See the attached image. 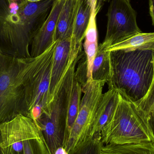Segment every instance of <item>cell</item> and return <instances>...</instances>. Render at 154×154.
Returning <instances> with one entry per match:
<instances>
[{"label":"cell","mask_w":154,"mask_h":154,"mask_svg":"<svg viewBox=\"0 0 154 154\" xmlns=\"http://www.w3.org/2000/svg\"><path fill=\"white\" fill-rule=\"evenodd\" d=\"M65 1L55 0L53 2L48 17L32 39L30 46V55L32 57L41 55L55 43L56 27Z\"/></svg>","instance_id":"cell-9"},{"label":"cell","mask_w":154,"mask_h":154,"mask_svg":"<svg viewBox=\"0 0 154 154\" xmlns=\"http://www.w3.org/2000/svg\"><path fill=\"white\" fill-rule=\"evenodd\" d=\"M134 103L138 114L146 125L154 143V79L145 96Z\"/></svg>","instance_id":"cell-17"},{"label":"cell","mask_w":154,"mask_h":154,"mask_svg":"<svg viewBox=\"0 0 154 154\" xmlns=\"http://www.w3.org/2000/svg\"><path fill=\"white\" fill-rule=\"evenodd\" d=\"M0 154H2V152H1V149H0Z\"/></svg>","instance_id":"cell-27"},{"label":"cell","mask_w":154,"mask_h":154,"mask_svg":"<svg viewBox=\"0 0 154 154\" xmlns=\"http://www.w3.org/2000/svg\"><path fill=\"white\" fill-rule=\"evenodd\" d=\"M20 67L21 58L0 51V124L19 115L27 117Z\"/></svg>","instance_id":"cell-5"},{"label":"cell","mask_w":154,"mask_h":154,"mask_svg":"<svg viewBox=\"0 0 154 154\" xmlns=\"http://www.w3.org/2000/svg\"><path fill=\"white\" fill-rule=\"evenodd\" d=\"M92 7L88 0H79L72 39L78 47H82V42L89 23Z\"/></svg>","instance_id":"cell-16"},{"label":"cell","mask_w":154,"mask_h":154,"mask_svg":"<svg viewBox=\"0 0 154 154\" xmlns=\"http://www.w3.org/2000/svg\"><path fill=\"white\" fill-rule=\"evenodd\" d=\"M149 12L154 26V0H149Z\"/></svg>","instance_id":"cell-22"},{"label":"cell","mask_w":154,"mask_h":154,"mask_svg":"<svg viewBox=\"0 0 154 154\" xmlns=\"http://www.w3.org/2000/svg\"><path fill=\"white\" fill-rule=\"evenodd\" d=\"M101 154H154V143L150 142L129 144L103 145Z\"/></svg>","instance_id":"cell-19"},{"label":"cell","mask_w":154,"mask_h":154,"mask_svg":"<svg viewBox=\"0 0 154 154\" xmlns=\"http://www.w3.org/2000/svg\"><path fill=\"white\" fill-rule=\"evenodd\" d=\"M103 43L99 45L97 52L93 61L91 77L93 80L108 82L110 75L109 53Z\"/></svg>","instance_id":"cell-18"},{"label":"cell","mask_w":154,"mask_h":154,"mask_svg":"<svg viewBox=\"0 0 154 154\" xmlns=\"http://www.w3.org/2000/svg\"><path fill=\"white\" fill-rule=\"evenodd\" d=\"M100 138L103 145L152 142L134 104L120 93L116 108L101 131Z\"/></svg>","instance_id":"cell-4"},{"label":"cell","mask_w":154,"mask_h":154,"mask_svg":"<svg viewBox=\"0 0 154 154\" xmlns=\"http://www.w3.org/2000/svg\"><path fill=\"white\" fill-rule=\"evenodd\" d=\"M82 48H78L72 42V37L56 42L49 89V106L70 63L75 57L82 52Z\"/></svg>","instance_id":"cell-8"},{"label":"cell","mask_w":154,"mask_h":154,"mask_svg":"<svg viewBox=\"0 0 154 154\" xmlns=\"http://www.w3.org/2000/svg\"><path fill=\"white\" fill-rule=\"evenodd\" d=\"M54 1L0 0V51L19 58L31 57L32 39L48 17Z\"/></svg>","instance_id":"cell-1"},{"label":"cell","mask_w":154,"mask_h":154,"mask_svg":"<svg viewBox=\"0 0 154 154\" xmlns=\"http://www.w3.org/2000/svg\"><path fill=\"white\" fill-rule=\"evenodd\" d=\"M82 93V86L79 80L77 79L75 75L69 106L66 142L79 111Z\"/></svg>","instance_id":"cell-20"},{"label":"cell","mask_w":154,"mask_h":154,"mask_svg":"<svg viewBox=\"0 0 154 154\" xmlns=\"http://www.w3.org/2000/svg\"><path fill=\"white\" fill-rule=\"evenodd\" d=\"M97 1V0H88L89 2L90 3L92 7H95V8H96Z\"/></svg>","instance_id":"cell-25"},{"label":"cell","mask_w":154,"mask_h":154,"mask_svg":"<svg viewBox=\"0 0 154 154\" xmlns=\"http://www.w3.org/2000/svg\"><path fill=\"white\" fill-rule=\"evenodd\" d=\"M10 1H14V2H23V1H25V0H10Z\"/></svg>","instance_id":"cell-26"},{"label":"cell","mask_w":154,"mask_h":154,"mask_svg":"<svg viewBox=\"0 0 154 154\" xmlns=\"http://www.w3.org/2000/svg\"><path fill=\"white\" fill-rule=\"evenodd\" d=\"M37 1H42V0H37Z\"/></svg>","instance_id":"cell-29"},{"label":"cell","mask_w":154,"mask_h":154,"mask_svg":"<svg viewBox=\"0 0 154 154\" xmlns=\"http://www.w3.org/2000/svg\"><path fill=\"white\" fill-rule=\"evenodd\" d=\"M54 154H69L63 146L58 147L55 151Z\"/></svg>","instance_id":"cell-24"},{"label":"cell","mask_w":154,"mask_h":154,"mask_svg":"<svg viewBox=\"0 0 154 154\" xmlns=\"http://www.w3.org/2000/svg\"><path fill=\"white\" fill-rule=\"evenodd\" d=\"M24 154H51L41 131L31 119L25 116L23 137Z\"/></svg>","instance_id":"cell-13"},{"label":"cell","mask_w":154,"mask_h":154,"mask_svg":"<svg viewBox=\"0 0 154 154\" xmlns=\"http://www.w3.org/2000/svg\"><path fill=\"white\" fill-rule=\"evenodd\" d=\"M106 15V32L102 43L108 48L142 32L137 25L136 12L127 0H111Z\"/></svg>","instance_id":"cell-7"},{"label":"cell","mask_w":154,"mask_h":154,"mask_svg":"<svg viewBox=\"0 0 154 154\" xmlns=\"http://www.w3.org/2000/svg\"><path fill=\"white\" fill-rule=\"evenodd\" d=\"M109 89L135 103L147 93L154 79V49L109 51Z\"/></svg>","instance_id":"cell-2"},{"label":"cell","mask_w":154,"mask_h":154,"mask_svg":"<svg viewBox=\"0 0 154 154\" xmlns=\"http://www.w3.org/2000/svg\"><path fill=\"white\" fill-rule=\"evenodd\" d=\"M25 118L19 115L0 124V149L2 154H24Z\"/></svg>","instance_id":"cell-10"},{"label":"cell","mask_w":154,"mask_h":154,"mask_svg":"<svg viewBox=\"0 0 154 154\" xmlns=\"http://www.w3.org/2000/svg\"><path fill=\"white\" fill-rule=\"evenodd\" d=\"M79 2V0H65L56 27L55 42L72 37Z\"/></svg>","instance_id":"cell-12"},{"label":"cell","mask_w":154,"mask_h":154,"mask_svg":"<svg viewBox=\"0 0 154 154\" xmlns=\"http://www.w3.org/2000/svg\"><path fill=\"white\" fill-rule=\"evenodd\" d=\"M102 145L100 137H93L82 143L69 154H101Z\"/></svg>","instance_id":"cell-21"},{"label":"cell","mask_w":154,"mask_h":154,"mask_svg":"<svg viewBox=\"0 0 154 154\" xmlns=\"http://www.w3.org/2000/svg\"><path fill=\"white\" fill-rule=\"evenodd\" d=\"M139 49H154V32L137 33L114 43L106 49L109 51Z\"/></svg>","instance_id":"cell-15"},{"label":"cell","mask_w":154,"mask_h":154,"mask_svg":"<svg viewBox=\"0 0 154 154\" xmlns=\"http://www.w3.org/2000/svg\"><path fill=\"white\" fill-rule=\"evenodd\" d=\"M110 1V0H97V4H96V8H95L96 11L98 13L103 4L106 2H109Z\"/></svg>","instance_id":"cell-23"},{"label":"cell","mask_w":154,"mask_h":154,"mask_svg":"<svg viewBox=\"0 0 154 154\" xmlns=\"http://www.w3.org/2000/svg\"><path fill=\"white\" fill-rule=\"evenodd\" d=\"M105 83L92 80L82 86L83 95L79 111L64 147L69 153L90 138Z\"/></svg>","instance_id":"cell-6"},{"label":"cell","mask_w":154,"mask_h":154,"mask_svg":"<svg viewBox=\"0 0 154 154\" xmlns=\"http://www.w3.org/2000/svg\"><path fill=\"white\" fill-rule=\"evenodd\" d=\"M119 93L114 89H109L103 93L95 114L90 138L100 137V133L113 114L118 101Z\"/></svg>","instance_id":"cell-11"},{"label":"cell","mask_w":154,"mask_h":154,"mask_svg":"<svg viewBox=\"0 0 154 154\" xmlns=\"http://www.w3.org/2000/svg\"><path fill=\"white\" fill-rule=\"evenodd\" d=\"M56 44L38 57L21 58L20 77L26 116L35 123L48 113L49 89Z\"/></svg>","instance_id":"cell-3"},{"label":"cell","mask_w":154,"mask_h":154,"mask_svg":"<svg viewBox=\"0 0 154 154\" xmlns=\"http://www.w3.org/2000/svg\"><path fill=\"white\" fill-rule=\"evenodd\" d=\"M128 2H130V0H127Z\"/></svg>","instance_id":"cell-28"},{"label":"cell","mask_w":154,"mask_h":154,"mask_svg":"<svg viewBox=\"0 0 154 154\" xmlns=\"http://www.w3.org/2000/svg\"><path fill=\"white\" fill-rule=\"evenodd\" d=\"M98 13L92 7L89 23L85 33L84 42L82 46L84 50L87 62V81L92 80V66L98 49V33L96 23V16Z\"/></svg>","instance_id":"cell-14"}]
</instances>
